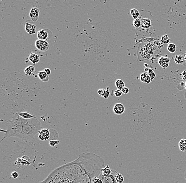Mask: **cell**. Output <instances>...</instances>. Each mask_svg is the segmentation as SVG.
<instances>
[{
	"label": "cell",
	"instance_id": "obj_15",
	"mask_svg": "<svg viewBox=\"0 0 186 183\" xmlns=\"http://www.w3.org/2000/svg\"><path fill=\"white\" fill-rule=\"evenodd\" d=\"M175 62L177 64H184L186 62L184 59V56L181 55H177L175 57Z\"/></svg>",
	"mask_w": 186,
	"mask_h": 183
},
{
	"label": "cell",
	"instance_id": "obj_36",
	"mask_svg": "<svg viewBox=\"0 0 186 183\" xmlns=\"http://www.w3.org/2000/svg\"><path fill=\"white\" fill-rule=\"evenodd\" d=\"M184 178L186 180V169H185V173H184Z\"/></svg>",
	"mask_w": 186,
	"mask_h": 183
},
{
	"label": "cell",
	"instance_id": "obj_27",
	"mask_svg": "<svg viewBox=\"0 0 186 183\" xmlns=\"http://www.w3.org/2000/svg\"><path fill=\"white\" fill-rule=\"evenodd\" d=\"M92 183H103V181L98 177H94L92 179Z\"/></svg>",
	"mask_w": 186,
	"mask_h": 183
},
{
	"label": "cell",
	"instance_id": "obj_12",
	"mask_svg": "<svg viewBox=\"0 0 186 183\" xmlns=\"http://www.w3.org/2000/svg\"><path fill=\"white\" fill-rule=\"evenodd\" d=\"M141 27L143 29H149L151 26V20L147 18H142L141 19Z\"/></svg>",
	"mask_w": 186,
	"mask_h": 183
},
{
	"label": "cell",
	"instance_id": "obj_3",
	"mask_svg": "<svg viewBox=\"0 0 186 183\" xmlns=\"http://www.w3.org/2000/svg\"><path fill=\"white\" fill-rule=\"evenodd\" d=\"M35 45L36 48L42 52H46L48 50L49 44L46 41L37 40L35 41Z\"/></svg>",
	"mask_w": 186,
	"mask_h": 183
},
{
	"label": "cell",
	"instance_id": "obj_5",
	"mask_svg": "<svg viewBox=\"0 0 186 183\" xmlns=\"http://www.w3.org/2000/svg\"><path fill=\"white\" fill-rule=\"evenodd\" d=\"M50 138V130L48 129H41L39 132L38 138L40 140L45 141L48 140Z\"/></svg>",
	"mask_w": 186,
	"mask_h": 183
},
{
	"label": "cell",
	"instance_id": "obj_17",
	"mask_svg": "<svg viewBox=\"0 0 186 183\" xmlns=\"http://www.w3.org/2000/svg\"><path fill=\"white\" fill-rule=\"evenodd\" d=\"M24 71L27 76L32 75L35 72V68L33 66H29L25 69Z\"/></svg>",
	"mask_w": 186,
	"mask_h": 183
},
{
	"label": "cell",
	"instance_id": "obj_6",
	"mask_svg": "<svg viewBox=\"0 0 186 183\" xmlns=\"http://www.w3.org/2000/svg\"><path fill=\"white\" fill-rule=\"evenodd\" d=\"M40 10L38 8H32L30 11V16L31 17V19L34 22H36L37 21L39 18Z\"/></svg>",
	"mask_w": 186,
	"mask_h": 183
},
{
	"label": "cell",
	"instance_id": "obj_14",
	"mask_svg": "<svg viewBox=\"0 0 186 183\" xmlns=\"http://www.w3.org/2000/svg\"><path fill=\"white\" fill-rule=\"evenodd\" d=\"M19 115L21 117L25 119H31L32 118H37V117L34 115H32L31 114L28 113V112H23V113H18Z\"/></svg>",
	"mask_w": 186,
	"mask_h": 183
},
{
	"label": "cell",
	"instance_id": "obj_32",
	"mask_svg": "<svg viewBox=\"0 0 186 183\" xmlns=\"http://www.w3.org/2000/svg\"><path fill=\"white\" fill-rule=\"evenodd\" d=\"M19 173H18L17 172H15V171H14V172H13L11 174L12 177H13L14 179L17 178L18 177H19Z\"/></svg>",
	"mask_w": 186,
	"mask_h": 183
},
{
	"label": "cell",
	"instance_id": "obj_30",
	"mask_svg": "<svg viewBox=\"0 0 186 183\" xmlns=\"http://www.w3.org/2000/svg\"><path fill=\"white\" fill-rule=\"evenodd\" d=\"M110 92L109 91V88H107V90H106V91L104 94V96H103V98L104 99H108L110 96Z\"/></svg>",
	"mask_w": 186,
	"mask_h": 183
},
{
	"label": "cell",
	"instance_id": "obj_26",
	"mask_svg": "<svg viewBox=\"0 0 186 183\" xmlns=\"http://www.w3.org/2000/svg\"><path fill=\"white\" fill-rule=\"evenodd\" d=\"M148 73L149 76H150V78L151 79V81L153 80L155 78V77H156L155 73L151 69H148Z\"/></svg>",
	"mask_w": 186,
	"mask_h": 183
},
{
	"label": "cell",
	"instance_id": "obj_13",
	"mask_svg": "<svg viewBox=\"0 0 186 183\" xmlns=\"http://www.w3.org/2000/svg\"><path fill=\"white\" fill-rule=\"evenodd\" d=\"M38 78L43 82H48L49 79V75H47V74L44 71H39L38 73Z\"/></svg>",
	"mask_w": 186,
	"mask_h": 183
},
{
	"label": "cell",
	"instance_id": "obj_8",
	"mask_svg": "<svg viewBox=\"0 0 186 183\" xmlns=\"http://www.w3.org/2000/svg\"><path fill=\"white\" fill-rule=\"evenodd\" d=\"M48 30L45 29V30H40L37 33V37L39 40H44L46 41V40L49 39L48 38L49 33L48 32Z\"/></svg>",
	"mask_w": 186,
	"mask_h": 183
},
{
	"label": "cell",
	"instance_id": "obj_28",
	"mask_svg": "<svg viewBox=\"0 0 186 183\" xmlns=\"http://www.w3.org/2000/svg\"><path fill=\"white\" fill-rule=\"evenodd\" d=\"M60 141L59 140H51L49 141V145L51 147L55 146L56 145L59 144Z\"/></svg>",
	"mask_w": 186,
	"mask_h": 183
},
{
	"label": "cell",
	"instance_id": "obj_37",
	"mask_svg": "<svg viewBox=\"0 0 186 183\" xmlns=\"http://www.w3.org/2000/svg\"><path fill=\"white\" fill-rule=\"evenodd\" d=\"M184 59H185V61H186V54H185V55H184Z\"/></svg>",
	"mask_w": 186,
	"mask_h": 183
},
{
	"label": "cell",
	"instance_id": "obj_11",
	"mask_svg": "<svg viewBox=\"0 0 186 183\" xmlns=\"http://www.w3.org/2000/svg\"><path fill=\"white\" fill-rule=\"evenodd\" d=\"M29 60L33 64H37L40 61L39 56L37 54H34V53H31V54L28 57Z\"/></svg>",
	"mask_w": 186,
	"mask_h": 183
},
{
	"label": "cell",
	"instance_id": "obj_31",
	"mask_svg": "<svg viewBox=\"0 0 186 183\" xmlns=\"http://www.w3.org/2000/svg\"><path fill=\"white\" fill-rule=\"evenodd\" d=\"M105 91H106V90H105V89H99L98 90L97 93H98V94H99V95L100 96L103 97L104 94V93H105Z\"/></svg>",
	"mask_w": 186,
	"mask_h": 183
},
{
	"label": "cell",
	"instance_id": "obj_22",
	"mask_svg": "<svg viewBox=\"0 0 186 183\" xmlns=\"http://www.w3.org/2000/svg\"><path fill=\"white\" fill-rule=\"evenodd\" d=\"M177 46L174 43H169L167 46V50L169 52L173 54L176 51Z\"/></svg>",
	"mask_w": 186,
	"mask_h": 183
},
{
	"label": "cell",
	"instance_id": "obj_16",
	"mask_svg": "<svg viewBox=\"0 0 186 183\" xmlns=\"http://www.w3.org/2000/svg\"><path fill=\"white\" fill-rule=\"evenodd\" d=\"M141 81L145 84H150L151 81V78H150L148 74L146 73H142L140 75Z\"/></svg>",
	"mask_w": 186,
	"mask_h": 183
},
{
	"label": "cell",
	"instance_id": "obj_29",
	"mask_svg": "<svg viewBox=\"0 0 186 183\" xmlns=\"http://www.w3.org/2000/svg\"><path fill=\"white\" fill-rule=\"evenodd\" d=\"M122 94H123V92H122V91L121 90L117 89V90H116L114 91V95L116 97H121V96H122Z\"/></svg>",
	"mask_w": 186,
	"mask_h": 183
},
{
	"label": "cell",
	"instance_id": "obj_23",
	"mask_svg": "<svg viewBox=\"0 0 186 183\" xmlns=\"http://www.w3.org/2000/svg\"><path fill=\"white\" fill-rule=\"evenodd\" d=\"M115 178L117 183H123L124 181V176L119 173L117 172V173L115 175Z\"/></svg>",
	"mask_w": 186,
	"mask_h": 183
},
{
	"label": "cell",
	"instance_id": "obj_2",
	"mask_svg": "<svg viewBox=\"0 0 186 183\" xmlns=\"http://www.w3.org/2000/svg\"><path fill=\"white\" fill-rule=\"evenodd\" d=\"M5 125L7 127V129L1 141L5 138L11 137L29 140L33 138L41 130L40 122L34 125L22 126L15 125L8 120Z\"/></svg>",
	"mask_w": 186,
	"mask_h": 183
},
{
	"label": "cell",
	"instance_id": "obj_38",
	"mask_svg": "<svg viewBox=\"0 0 186 183\" xmlns=\"http://www.w3.org/2000/svg\"><path fill=\"white\" fill-rule=\"evenodd\" d=\"M185 89H186V82H185Z\"/></svg>",
	"mask_w": 186,
	"mask_h": 183
},
{
	"label": "cell",
	"instance_id": "obj_9",
	"mask_svg": "<svg viewBox=\"0 0 186 183\" xmlns=\"http://www.w3.org/2000/svg\"><path fill=\"white\" fill-rule=\"evenodd\" d=\"M170 59L166 57H161L158 60V63L164 69L169 66Z\"/></svg>",
	"mask_w": 186,
	"mask_h": 183
},
{
	"label": "cell",
	"instance_id": "obj_25",
	"mask_svg": "<svg viewBox=\"0 0 186 183\" xmlns=\"http://www.w3.org/2000/svg\"><path fill=\"white\" fill-rule=\"evenodd\" d=\"M133 26L136 28V29H139L141 27V20L139 19H137L135 20H134L132 23Z\"/></svg>",
	"mask_w": 186,
	"mask_h": 183
},
{
	"label": "cell",
	"instance_id": "obj_24",
	"mask_svg": "<svg viewBox=\"0 0 186 183\" xmlns=\"http://www.w3.org/2000/svg\"><path fill=\"white\" fill-rule=\"evenodd\" d=\"M170 41V39L169 38L168 35L167 34H165L161 37V42L163 44H169Z\"/></svg>",
	"mask_w": 186,
	"mask_h": 183
},
{
	"label": "cell",
	"instance_id": "obj_7",
	"mask_svg": "<svg viewBox=\"0 0 186 183\" xmlns=\"http://www.w3.org/2000/svg\"><path fill=\"white\" fill-rule=\"evenodd\" d=\"M113 110L114 113L116 115H122L125 111L124 106L121 103H116L114 106Z\"/></svg>",
	"mask_w": 186,
	"mask_h": 183
},
{
	"label": "cell",
	"instance_id": "obj_18",
	"mask_svg": "<svg viewBox=\"0 0 186 183\" xmlns=\"http://www.w3.org/2000/svg\"><path fill=\"white\" fill-rule=\"evenodd\" d=\"M179 148L182 152H186V139L182 138L179 142Z\"/></svg>",
	"mask_w": 186,
	"mask_h": 183
},
{
	"label": "cell",
	"instance_id": "obj_33",
	"mask_svg": "<svg viewBox=\"0 0 186 183\" xmlns=\"http://www.w3.org/2000/svg\"><path fill=\"white\" fill-rule=\"evenodd\" d=\"M121 91L124 94H128L129 92V89L127 87H124V88H123Z\"/></svg>",
	"mask_w": 186,
	"mask_h": 183
},
{
	"label": "cell",
	"instance_id": "obj_10",
	"mask_svg": "<svg viewBox=\"0 0 186 183\" xmlns=\"http://www.w3.org/2000/svg\"><path fill=\"white\" fill-rule=\"evenodd\" d=\"M36 27L35 25L31 24L28 22L26 23L25 24V30L29 34H33L36 32Z\"/></svg>",
	"mask_w": 186,
	"mask_h": 183
},
{
	"label": "cell",
	"instance_id": "obj_34",
	"mask_svg": "<svg viewBox=\"0 0 186 183\" xmlns=\"http://www.w3.org/2000/svg\"><path fill=\"white\" fill-rule=\"evenodd\" d=\"M44 71L47 74V75H50L51 73V70L49 69V68H46L44 69Z\"/></svg>",
	"mask_w": 186,
	"mask_h": 183
},
{
	"label": "cell",
	"instance_id": "obj_35",
	"mask_svg": "<svg viewBox=\"0 0 186 183\" xmlns=\"http://www.w3.org/2000/svg\"><path fill=\"white\" fill-rule=\"evenodd\" d=\"M182 78L183 80H186V70H184L182 73Z\"/></svg>",
	"mask_w": 186,
	"mask_h": 183
},
{
	"label": "cell",
	"instance_id": "obj_1",
	"mask_svg": "<svg viewBox=\"0 0 186 183\" xmlns=\"http://www.w3.org/2000/svg\"><path fill=\"white\" fill-rule=\"evenodd\" d=\"M104 167L103 158L94 153H84L74 162L54 170L40 183H92L93 178L99 177Z\"/></svg>",
	"mask_w": 186,
	"mask_h": 183
},
{
	"label": "cell",
	"instance_id": "obj_21",
	"mask_svg": "<svg viewBox=\"0 0 186 183\" xmlns=\"http://www.w3.org/2000/svg\"><path fill=\"white\" fill-rule=\"evenodd\" d=\"M130 14L134 20L139 19L138 17H139L140 16V12H139V11L137 10H136V9H134V8L130 10Z\"/></svg>",
	"mask_w": 186,
	"mask_h": 183
},
{
	"label": "cell",
	"instance_id": "obj_20",
	"mask_svg": "<svg viewBox=\"0 0 186 183\" xmlns=\"http://www.w3.org/2000/svg\"><path fill=\"white\" fill-rule=\"evenodd\" d=\"M115 85L117 89L121 90L123 89V88L125 87L124 82L123 81V80L121 79H117L115 82Z\"/></svg>",
	"mask_w": 186,
	"mask_h": 183
},
{
	"label": "cell",
	"instance_id": "obj_4",
	"mask_svg": "<svg viewBox=\"0 0 186 183\" xmlns=\"http://www.w3.org/2000/svg\"><path fill=\"white\" fill-rule=\"evenodd\" d=\"M116 173L117 172H116L114 170L112 169V173L111 175H110V176H104L101 174L99 178H100L101 179L102 181H103V183H117L115 178V176Z\"/></svg>",
	"mask_w": 186,
	"mask_h": 183
},
{
	"label": "cell",
	"instance_id": "obj_19",
	"mask_svg": "<svg viewBox=\"0 0 186 183\" xmlns=\"http://www.w3.org/2000/svg\"><path fill=\"white\" fill-rule=\"evenodd\" d=\"M112 173V169L110 168L109 165H107L101 169V174L104 176H108L111 175Z\"/></svg>",
	"mask_w": 186,
	"mask_h": 183
}]
</instances>
